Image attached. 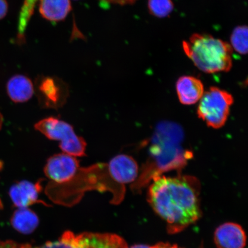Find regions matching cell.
Segmentation results:
<instances>
[{
    "mask_svg": "<svg viewBox=\"0 0 248 248\" xmlns=\"http://www.w3.org/2000/svg\"><path fill=\"white\" fill-rule=\"evenodd\" d=\"M200 183L194 176H160L149 188L148 201L167 223L170 233H176L198 221L201 216Z\"/></svg>",
    "mask_w": 248,
    "mask_h": 248,
    "instance_id": "6da1fadb",
    "label": "cell"
},
{
    "mask_svg": "<svg viewBox=\"0 0 248 248\" xmlns=\"http://www.w3.org/2000/svg\"><path fill=\"white\" fill-rule=\"evenodd\" d=\"M183 138L184 132L177 124L164 122L158 125L152 139L150 157L131 186L133 191L139 193L164 172L184 168L193 153L182 147Z\"/></svg>",
    "mask_w": 248,
    "mask_h": 248,
    "instance_id": "7a4b0ae2",
    "label": "cell"
},
{
    "mask_svg": "<svg viewBox=\"0 0 248 248\" xmlns=\"http://www.w3.org/2000/svg\"><path fill=\"white\" fill-rule=\"evenodd\" d=\"M185 53L203 72H228L232 67V49L228 43L208 34L194 33L183 42Z\"/></svg>",
    "mask_w": 248,
    "mask_h": 248,
    "instance_id": "3957f363",
    "label": "cell"
},
{
    "mask_svg": "<svg viewBox=\"0 0 248 248\" xmlns=\"http://www.w3.org/2000/svg\"><path fill=\"white\" fill-rule=\"evenodd\" d=\"M64 191L65 193L84 191L95 189L100 191H110L113 194L111 203L118 204L122 202L125 194V188L114 182L108 172L107 163H96L89 167H80L76 175L70 181L57 184L51 182L46 191ZM63 192V191H62ZM62 193V192H61Z\"/></svg>",
    "mask_w": 248,
    "mask_h": 248,
    "instance_id": "277c9868",
    "label": "cell"
},
{
    "mask_svg": "<svg viewBox=\"0 0 248 248\" xmlns=\"http://www.w3.org/2000/svg\"><path fill=\"white\" fill-rule=\"evenodd\" d=\"M34 126L46 138L60 141V148L63 153L77 157L86 156V142L76 134L70 124L57 117H49L40 120Z\"/></svg>",
    "mask_w": 248,
    "mask_h": 248,
    "instance_id": "5b68a950",
    "label": "cell"
},
{
    "mask_svg": "<svg viewBox=\"0 0 248 248\" xmlns=\"http://www.w3.org/2000/svg\"><path fill=\"white\" fill-rule=\"evenodd\" d=\"M233 102L231 93L217 87H211L204 92L200 100L198 116L210 128H221L227 122Z\"/></svg>",
    "mask_w": 248,
    "mask_h": 248,
    "instance_id": "8992f818",
    "label": "cell"
},
{
    "mask_svg": "<svg viewBox=\"0 0 248 248\" xmlns=\"http://www.w3.org/2000/svg\"><path fill=\"white\" fill-rule=\"evenodd\" d=\"M80 167L79 161L77 157L63 153L55 154L48 158L44 172L52 182L62 184L72 179Z\"/></svg>",
    "mask_w": 248,
    "mask_h": 248,
    "instance_id": "52a82bcc",
    "label": "cell"
},
{
    "mask_svg": "<svg viewBox=\"0 0 248 248\" xmlns=\"http://www.w3.org/2000/svg\"><path fill=\"white\" fill-rule=\"evenodd\" d=\"M66 232L71 248H128L125 241L117 234L86 232L76 235Z\"/></svg>",
    "mask_w": 248,
    "mask_h": 248,
    "instance_id": "ba28073f",
    "label": "cell"
},
{
    "mask_svg": "<svg viewBox=\"0 0 248 248\" xmlns=\"http://www.w3.org/2000/svg\"><path fill=\"white\" fill-rule=\"evenodd\" d=\"M40 105L45 108H58L63 106L69 96V89L54 78H43L36 86Z\"/></svg>",
    "mask_w": 248,
    "mask_h": 248,
    "instance_id": "9c48e42d",
    "label": "cell"
},
{
    "mask_svg": "<svg viewBox=\"0 0 248 248\" xmlns=\"http://www.w3.org/2000/svg\"><path fill=\"white\" fill-rule=\"evenodd\" d=\"M107 164L111 177L123 187H125L126 184H132L138 177V164L134 158L128 155H118Z\"/></svg>",
    "mask_w": 248,
    "mask_h": 248,
    "instance_id": "30bf717a",
    "label": "cell"
},
{
    "mask_svg": "<svg viewBox=\"0 0 248 248\" xmlns=\"http://www.w3.org/2000/svg\"><path fill=\"white\" fill-rule=\"evenodd\" d=\"M246 241L244 229L235 223L220 225L215 232V241L218 248H244Z\"/></svg>",
    "mask_w": 248,
    "mask_h": 248,
    "instance_id": "8fae6325",
    "label": "cell"
},
{
    "mask_svg": "<svg viewBox=\"0 0 248 248\" xmlns=\"http://www.w3.org/2000/svg\"><path fill=\"white\" fill-rule=\"evenodd\" d=\"M179 100L185 105H192L200 101L204 92L203 83L193 76L180 77L176 83Z\"/></svg>",
    "mask_w": 248,
    "mask_h": 248,
    "instance_id": "7c38bea8",
    "label": "cell"
},
{
    "mask_svg": "<svg viewBox=\"0 0 248 248\" xmlns=\"http://www.w3.org/2000/svg\"><path fill=\"white\" fill-rule=\"evenodd\" d=\"M42 186L40 182L33 184L23 181L12 186L9 195L15 206L26 208L32 204L42 202L38 200V195Z\"/></svg>",
    "mask_w": 248,
    "mask_h": 248,
    "instance_id": "4fadbf2b",
    "label": "cell"
},
{
    "mask_svg": "<svg viewBox=\"0 0 248 248\" xmlns=\"http://www.w3.org/2000/svg\"><path fill=\"white\" fill-rule=\"evenodd\" d=\"M7 91L12 101L16 103H23L32 98L35 89L29 78L23 75H16L8 80Z\"/></svg>",
    "mask_w": 248,
    "mask_h": 248,
    "instance_id": "5bb4252c",
    "label": "cell"
},
{
    "mask_svg": "<svg viewBox=\"0 0 248 248\" xmlns=\"http://www.w3.org/2000/svg\"><path fill=\"white\" fill-rule=\"evenodd\" d=\"M71 9L70 0H40V14L49 21H58L64 19Z\"/></svg>",
    "mask_w": 248,
    "mask_h": 248,
    "instance_id": "9a60e30c",
    "label": "cell"
},
{
    "mask_svg": "<svg viewBox=\"0 0 248 248\" xmlns=\"http://www.w3.org/2000/svg\"><path fill=\"white\" fill-rule=\"evenodd\" d=\"M11 222L14 228L21 233L30 234L38 226L39 219L35 213L26 207L16 211Z\"/></svg>",
    "mask_w": 248,
    "mask_h": 248,
    "instance_id": "2e32d148",
    "label": "cell"
},
{
    "mask_svg": "<svg viewBox=\"0 0 248 248\" xmlns=\"http://www.w3.org/2000/svg\"><path fill=\"white\" fill-rule=\"evenodd\" d=\"M232 49L241 55L248 52V27L238 26L232 31L231 36V45Z\"/></svg>",
    "mask_w": 248,
    "mask_h": 248,
    "instance_id": "e0dca14e",
    "label": "cell"
},
{
    "mask_svg": "<svg viewBox=\"0 0 248 248\" xmlns=\"http://www.w3.org/2000/svg\"><path fill=\"white\" fill-rule=\"evenodd\" d=\"M38 0H24L18 19V38L23 40L25 32L31 17L33 14L37 1Z\"/></svg>",
    "mask_w": 248,
    "mask_h": 248,
    "instance_id": "ac0fdd59",
    "label": "cell"
},
{
    "mask_svg": "<svg viewBox=\"0 0 248 248\" xmlns=\"http://www.w3.org/2000/svg\"><path fill=\"white\" fill-rule=\"evenodd\" d=\"M148 8L152 15L158 18L168 17L173 9L172 0H148Z\"/></svg>",
    "mask_w": 248,
    "mask_h": 248,
    "instance_id": "d6986e66",
    "label": "cell"
},
{
    "mask_svg": "<svg viewBox=\"0 0 248 248\" xmlns=\"http://www.w3.org/2000/svg\"><path fill=\"white\" fill-rule=\"evenodd\" d=\"M40 248H71V247L66 232H65L60 240L48 242Z\"/></svg>",
    "mask_w": 248,
    "mask_h": 248,
    "instance_id": "ffe728a7",
    "label": "cell"
},
{
    "mask_svg": "<svg viewBox=\"0 0 248 248\" xmlns=\"http://www.w3.org/2000/svg\"><path fill=\"white\" fill-rule=\"evenodd\" d=\"M8 4L6 0H0V20L5 16L8 11Z\"/></svg>",
    "mask_w": 248,
    "mask_h": 248,
    "instance_id": "44dd1931",
    "label": "cell"
},
{
    "mask_svg": "<svg viewBox=\"0 0 248 248\" xmlns=\"http://www.w3.org/2000/svg\"><path fill=\"white\" fill-rule=\"evenodd\" d=\"M106 2L113 3V4H120V5H128L132 4L138 0H102Z\"/></svg>",
    "mask_w": 248,
    "mask_h": 248,
    "instance_id": "7402d4cb",
    "label": "cell"
},
{
    "mask_svg": "<svg viewBox=\"0 0 248 248\" xmlns=\"http://www.w3.org/2000/svg\"><path fill=\"white\" fill-rule=\"evenodd\" d=\"M17 244L12 241H0V248H16Z\"/></svg>",
    "mask_w": 248,
    "mask_h": 248,
    "instance_id": "603a6c76",
    "label": "cell"
},
{
    "mask_svg": "<svg viewBox=\"0 0 248 248\" xmlns=\"http://www.w3.org/2000/svg\"><path fill=\"white\" fill-rule=\"evenodd\" d=\"M177 246V245L175 244L172 245L169 243H160L152 247V248H176Z\"/></svg>",
    "mask_w": 248,
    "mask_h": 248,
    "instance_id": "cb8c5ba5",
    "label": "cell"
},
{
    "mask_svg": "<svg viewBox=\"0 0 248 248\" xmlns=\"http://www.w3.org/2000/svg\"><path fill=\"white\" fill-rule=\"evenodd\" d=\"M16 248H40L39 247H33L30 244H17Z\"/></svg>",
    "mask_w": 248,
    "mask_h": 248,
    "instance_id": "d4e9b609",
    "label": "cell"
},
{
    "mask_svg": "<svg viewBox=\"0 0 248 248\" xmlns=\"http://www.w3.org/2000/svg\"><path fill=\"white\" fill-rule=\"evenodd\" d=\"M130 248H152V247L146 246V245L139 244L135 245Z\"/></svg>",
    "mask_w": 248,
    "mask_h": 248,
    "instance_id": "484cf974",
    "label": "cell"
},
{
    "mask_svg": "<svg viewBox=\"0 0 248 248\" xmlns=\"http://www.w3.org/2000/svg\"><path fill=\"white\" fill-rule=\"evenodd\" d=\"M176 248H183L179 247L178 246H177V247H176Z\"/></svg>",
    "mask_w": 248,
    "mask_h": 248,
    "instance_id": "4316f807",
    "label": "cell"
}]
</instances>
